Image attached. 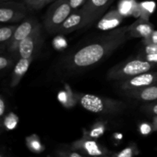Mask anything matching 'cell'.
Returning a JSON list of instances; mask_svg holds the SVG:
<instances>
[{
  "label": "cell",
  "mask_w": 157,
  "mask_h": 157,
  "mask_svg": "<svg viewBox=\"0 0 157 157\" xmlns=\"http://www.w3.org/2000/svg\"><path fill=\"white\" fill-rule=\"evenodd\" d=\"M87 0H68V2L71 7L72 11L77 10L81 6H83Z\"/></svg>",
  "instance_id": "83f0119b"
},
{
  "label": "cell",
  "mask_w": 157,
  "mask_h": 157,
  "mask_svg": "<svg viewBox=\"0 0 157 157\" xmlns=\"http://www.w3.org/2000/svg\"><path fill=\"white\" fill-rule=\"evenodd\" d=\"M17 27L18 26L13 25L3 26L0 29V43H1L2 51H3L5 47L9 46Z\"/></svg>",
  "instance_id": "e0dca14e"
},
{
  "label": "cell",
  "mask_w": 157,
  "mask_h": 157,
  "mask_svg": "<svg viewBox=\"0 0 157 157\" xmlns=\"http://www.w3.org/2000/svg\"><path fill=\"white\" fill-rule=\"evenodd\" d=\"M140 53L144 54H157V44H144L141 49Z\"/></svg>",
  "instance_id": "d4e9b609"
},
{
  "label": "cell",
  "mask_w": 157,
  "mask_h": 157,
  "mask_svg": "<svg viewBox=\"0 0 157 157\" xmlns=\"http://www.w3.org/2000/svg\"><path fill=\"white\" fill-rule=\"evenodd\" d=\"M152 130H153V125H150L149 124H143L140 126V133L142 134H149V133H151Z\"/></svg>",
  "instance_id": "f546056e"
},
{
  "label": "cell",
  "mask_w": 157,
  "mask_h": 157,
  "mask_svg": "<svg viewBox=\"0 0 157 157\" xmlns=\"http://www.w3.org/2000/svg\"><path fill=\"white\" fill-rule=\"evenodd\" d=\"M153 131H156L157 132V116L153 117Z\"/></svg>",
  "instance_id": "1f68e13d"
},
{
  "label": "cell",
  "mask_w": 157,
  "mask_h": 157,
  "mask_svg": "<svg viewBox=\"0 0 157 157\" xmlns=\"http://www.w3.org/2000/svg\"><path fill=\"white\" fill-rule=\"evenodd\" d=\"M124 15L121 14L119 9H113L107 12L101 19L98 25V29L102 30H110L117 28L123 21Z\"/></svg>",
  "instance_id": "9a60e30c"
},
{
  "label": "cell",
  "mask_w": 157,
  "mask_h": 157,
  "mask_svg": "<svg viewBox=\"0 0 157 157\" xmlns=\"http://www.w3.org/2000/svg\"><path fill=\"white\" fill-rule=\"evenodd\" d=\"M29 147L32 150H33L34 152H41V150H42V146L40 144L39 140L37 139H32L31 138L30 142L28 143Z\"/></svg>",
  "instance_id": "484cf974"
},
{
  "label": "cell",
  "mask_w": 157,
  "mask_h": 157,
  "mask_svg": "<svg viewBox=\"0 0 157 157\" xmlns=\"http://www.w3.org/2000/svg\"><path fill=\"white\" fill-rule=\"evenodd\" d=\"M72 148L82 154L87 156H107L109 155L108 151L103 148L99 144L96 142L92 137L86 136L82 139L76 141L72 145Z\"/></svg>",
  "instance_id": "30bf717a"
},
{
  "label": "cell",
  "mask_w": 157,
  "mask_h": 157,
  "mask_svg": "<svg viewBox=\"0 0 157 157\" xmlns=\"http://www.w3.org/2000/svg\"><path fill=\"white\" fill-rule=\"evenodd\" d=\"M42 44V26L39 23L35 30L20 42L18 51V58H35Z\"/></svg>",
  "instance_id": "5b68a950"
},
{
  "label": "cell",
  "mask_w": 157,
  "mask_h": 157,
  "mask_svg": "<svg viewBox=\"0 0 157 157\" xmlns=\"http://www.w3.org/2000/svg\"><path fill=\"white\" fill-rule=\"evenodd\" d=\"M121 90H136L147 86L157 84V71H147L136 75L128 79L121 81L120 83Z\"/></svg>",
  "instance_id": "9c48e42d"
},
{
  "label": "cell",
  "mask_w": 157,
  "mask_h": 157,
  "mask_svg": "<svg viewBox=\"0 0 157 157\" xmlns=\"http://www.w3.org/2000/svg\"><path fill=\"white\" fill-rule=\"evenodd\" d=\"M28 9H29L24 2H2L0 7V21L2 23H12L21 21L27 15Z\"/></svg>",
  "instance_id": "8992f818"
},
{
  "label": "cell",
  "mask_w": 157,
  "mask_h": 157,
  "mask_svg": "<svg viewBox=\"0 0 157 157\" xmlns=\"http://www.w3.org/2000/svg\"><path fill=\"white\" fill-rule=\"evenodd\" d=\"M25 4L29 9L39 10L48 4L47 0H23Z\"/></svg>",
  "instance_id": "44dd1931"
},
{
  "label": "cell",
  "mask_w": 157,
  "mask_h": 157,
  "mask_svg": "<svg viewBox=\"0 0 157 157\" xmlns=\"http://www.w3.org/2000/svg\"><path fill=\"white\" fill-rule=\"evenodd\" d=\"M76 99L84 110L104 116L118 114L127 107L124 101L90 94H80Z\"/></svg>",
  "instance_id": "7a4b0ae2"
},
{
  "label": "cell",
  "mask_w": 157,
  "mask_h": 157,
  "mask_svg": "<svg viewBox=\"0 0 157 157\" xmlns=\"http://www.w3.org/2000/svg\"><path fill=\"white\" fill-rule=\"evenodd\" d=\"M55 1H56V0H47V2H48V4H50V3L54 2Z\"/></svg>",
  "instance_id": "d6a6232c"
},
{
  "label": "cell",
  "mask_w": 157,
  "mask_h": 157,
  "mask_svg": "<svg viewBox=\"0 0 157 157\" xmlns=\"http://www.w3.org/2000/svg\"><path fill=\"white\" fill-rule=\"evenodd\" d=\"M39 22L36 18L33 17H29L25 18V21L21 22L19 25H18V27L15 29L13 37L8 46L9 53L12 55H15L16 58H18V51L20 42L24 40L26 37L29 36L35 30Z\"/></svg>",
  "instance_id": "52a82bcc"
},
{
  "label": "cell",
  "mask_w": 157,
  "mask_h": 157,
  "mask_svg": "<svg viewBox=\"0 0 157 157\" xmlns=\"http://www.w3.org/2000/svg\"><path fill=\"white\" fill-rule=\"evenodd\" d=\"M6 112V103H5L4 98L2 96H1L0 98V117H2Z\"/></svg>",
  "instance_id": "4dcf8cb0"
},
{
  "label": "cell",
  "mask_w": 157,
  "mask_h": 157,
  "mask_svg": "<svg viewBox=\"0 0 157 157\" xmlns=\"http://www.w3.org/2000/svg\"><path fill=\"white\" fill-rule=\"evenodd\" d=\"M129 26L115 28L87 41L66 59L65 67L79 71L101 62L130 38Z\"/></svg>",
  "instance_id": "6da1fadb"
},
{
  "label": "cell",
  "mask_w": 157,
  "mask_h": 157,
  "mask_svg": "<svg viewBox=\"0 0 157 157\" xmlns=\"http://www.w3.org/2000/svg\"><path fill=\"white\" fill-rule=\"evenodd\" d=\"M138 56L140 57L145 61L148 62L152 63V64H157V54H144L140 53Z\"/></svg>",
  "instance_id": "cb8c5ba5"
},
{
  "label": "cell",
  "mask_w": 157,
  "mask_h": 157,
  "mask_svg": "<svg viewBox=\"0 0 157 157\" xmlns=\"http://www.w3.org/2000/svg\"><path fill=\"white\" fill-rule=\"evenodd\" d=\"M113 0H87L81 8L84 14V28L101 18Z\"/></svg>",
  "instance_id": "ba28073f"
},
{
  "label": "cell",
  "mask_w": 157,
  "mask_h": 157,
  "mask_svg": "<svg viewBox=\"0 0 157 157\" xmlns=\"http://www.w3.org/2000/svg\"><path fill=\"white\" fill-rule=\"evenodd\" d=\"M156 64L145 61L140 57H137L113 66L107 73V78L114 81H124L134 77L141 73L150 71Z\"/></svg>",
  "instance_id": "3957f363"
},
{
  "label": "cell",
  "mask_w": 157,
  "mask_h": 157,
  "mask_svg": "<svg viewBox=\"0 0 157 157\" xmlns=\"http://www.w3.org/2000/svg\"><path fill=\"white\" fill-rule=\"evenodd\" d=\"M142 110L149 115L153 117L157 116V101H153L150 104L143 106Z\"/></svg>",
  "instance_id": "603a6c76"
},
{
  "label": "cell",
  "mask_w": 157,
  "mask_h": 157,
  "mask_svg": "<svg viewBox=\"0 0 157 157\" xmlns=\"http://www.w3.org/2000/svg\"><path fill=\"white\" fill-rule=\"evenodd\" d=\"M84 28V14L81 9L72 11L69 16L60 26L57 33L65 35Z\"/></svg>",
  "instance_id": "8fae6325"
},
{
  "label": "cell",
  "mask_w": 157,
  "mask_h": 157,
  "mask_svg": "<svg viewBox=\"0 0 157 157\" xmlns=\"http://www.w3.org/2000/svg\"><path fill=\"white\" fill-rule=\"evenodd\" d=\"M137 150H136V146L131 145L130 147H126L123 150L120 151L119 153H117L113 154V156L117 157H131L137 154Z\"/></svg>",
  "instance_id": "7402d4cb"
},
{
  "label": "cell",
  "mask_w": 157,
  "mask_h": 157,
  "mask_svg": "<svg viewBox=\"0 0 157 157\" xmlns=\"http://www.w3.org/2000/svg\"><path fill=\"white\" fill-rule=\"evenodd\" d=\"M35 58H20L17 61L15 67H14L13 72L12 75V78H11L10 86L12 87H15L19 84L20 81L23 78L26 72L29 70V67L31 65V63L34 60Z\"/></svg>",
  "instance_id": "5bb4252c"
},
{
  "label": "cell",
  "mask_w": 157,
  "mask_h": 157,
  "mask_svg": "<svg viewBox=\"0 0 157 157\" xmlns=\"http://www.w3.org/2000/svg\"><path fill=\"white\" fill-rule=\"evenodd\" d=\"M154 30V26L149 20L140 17L129 26V35L132 38H145L150 36Z\"/></svg>",
  "instance_id": "7c38bea8"
},
{
  "label": "cell",
  "mask_w": 157,
  "mask_h": 157,
  "mask_svg": "<svg viewBox=\"0 0 157 157\" xmlns=\"http://www.w3.org/2000/svg\"><path fill=\"white\" fill-rule=\"evenodd\" d=\"M104 131V126L101 125V126H98V127H94L93 130H91L90 132V137L92 138H96L98 136H101Z\"/></svg>",
  "instance_id": "f1b7e54d"
},
{
  "label": "cell",
  "mask_w": 157,
  "mask_h": 157,
  "mask_svg": "<svg viewBox=\"0 0 157 157\" xmlns=\"http://www.w3.org/2000/svg\"><path fill=\"white\" fill-rule=\"evenodd\" d=\"M143 43L144 44H157V30L153 31L151 35L147 38H143Z\"/></svg>",
  "instance_id": "4316f807"
},
{
  "label": "cell",
  "mask_w": 157,
  "mask_h": 157,
  "mask_svg": "<svg viewBox=\"0 0 157 157\" xmlns=\"http://www.w3.org/2000/svg\"><path fill=\"white\" fill-rule=\"evenodd\" d=\"M13 58L11 54L6 55V54L2 53L0 57V70L1 71H5L11 67L13 64Z\"/></svg>",
  "instance_id": "d6986e66"
},
{
  "label": "cell",
  "mask_w": 157,
  "mask_h": 157,
  "mask_svg": "<svg viewBox=\"0 0 157 157\" xmlns=\"http://www.w3.org/2000/svg\"><path fill=\"white\" fill-rule=\"evenodd\" d=\"M56 153L58 156L64 157H82L84 156V154L75 150L72 147L70 149L61 148L59 150H56Z\"/></svg>",
  "instance_id": "ffe728a7"
},
{
  "label": "cell",
  "mask_w": 157,
  "mask_h": 157,
  "mask_svg": "<svg viewBox=\"0 0 157 157\" xmlns=\"http://www.w3.org/2000/svg\"><path fill=\"white\" fill-rule=\"evenodd\" d=\"M125 94L130 98H135L146 102H153L157 101V84L147 86L136 90H127Z\"/></svg>",
  "instance_id": "4fadbf2b"
},
{
  "label": "cell",
  "mask_w": 157,
  "mask_h": 157,
  "mask_svg": "<svg viewBox=\"0 0 157 157\" xmlns=\"http://www.w3.org/2000/svg\"><path fill=\"white\" fill-rule=\"evenodd\" d=\"M155 3L153 2H143L136 5V9L133 15L140 16L144 19L149 20L150 17L154 12Z\"/></svg>",
  "instance_id": "2e32d148"
},
{
  "label": "cell",
  "mask_w": 157,
  "mask_h": 157,
  "mask_svg": "<svg viewBox=\"0 0 157 157\" xmlns=\"http://www.w3.org/2000/svg\"><path fill=\"white\" fill-rule=\"evenodd\" d=\"M136 3L133 0H124L121 2L119 6V11L124 16L128 15H133L136 7Z\"/></svg>",
  "instance_id": "ac0fdd59"
},
{
  "label": "cell",
  "mask_w": 157,
  "mask_h": 157,
  "mask_svg": "<svg viewBox=\"0 0 157 157\" xmlns=\"http://www.w3.org/2000/svg\"><path fill=\"white\" fill-rule=\"evenodd\" d=\"M72 12L68 0H56L48 9L44 18V28L50 35L56 34L60 26Z\"/></svg>",
  "instance_id": "277c9868"
}]
</instances>
